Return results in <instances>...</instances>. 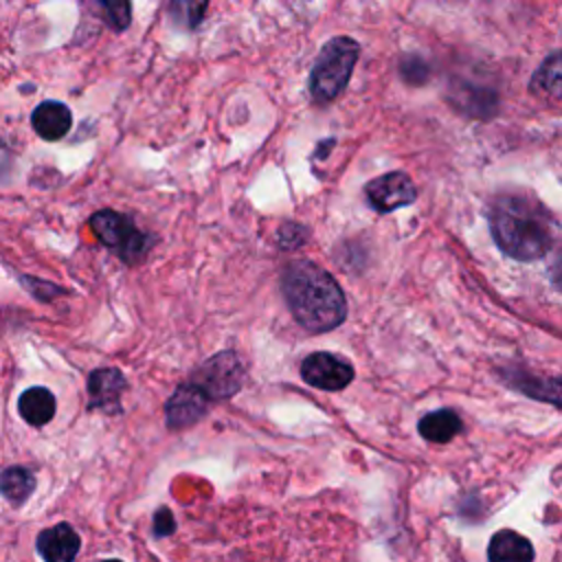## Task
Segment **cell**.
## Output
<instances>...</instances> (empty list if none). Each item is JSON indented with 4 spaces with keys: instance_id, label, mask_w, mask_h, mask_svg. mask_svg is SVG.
Listing matches in <instances>:
<instances>
[{
    "instance_id": "cell-1",
    "label": "cell",
    "mask_w": 562,
    "mask_h": 562,
    "mask_svg": "<svg viewBox=\"0 0 562 562\" xmlns=\"http://www.w3.org/2000/svg\"><path fill=\"white\" fill-rule=\"evenodd\" d=\"M490 231L496 246L520 261H531L549 252L555 237V222L547 206L529 193H501L492 200Z\"/></svg>"
},
{
    "instance_id": "cell-2",
    "label": "cell",
    "mask_w": 562,
    "mask_h": 562,
    "mask_svg": "<svg viewBox=\"0 0 562 562\" xmlns=\"http://www.w3.org/2000/svg\"><path fill=\"white\" fill-rule=\"evenodd\" d=\"M283 296L292 316L310 331H329L345 321L347 303L336 279L321 266L296 259L281 277Z\"/></svg>"
},
{
    "instance_id": "cell-3",
    "label": "cell",
    "mask_w": 562,
    "mask_h": 562,
    "mask_svg": "<svg viewBox=\"0 0 562 562\" xmlns=\"http://www.w3.org/2000/svg\"><path fill=\"white\" fill-rule=\"evenodd\" d=\"M358 55L360 46L351 37H334L321 48L310 72V92L314 101L329 103L345 90Z\"/></svg>"
},
{
    "instance_id": "cell-4",
    "label": "cell",
    "mask_w": 562,
    "mask_h": 562,
    "mask_svg": "<svg viewBox=\"0 0 562 562\" xmlns=\"http://www.w3.org/2000/svg\"><path fill=\"white\" fill-rule=\"evenodd\" d=\"M90 226L94 231V235L99 237L101 244H105L108 248L116 250L119 257L127 263L138 261L147 248H149V237L145 233H140L136 228V224L116 213V211H99L90 217Z\"/></svg>"
},
{
    "instance_id": "cell-5",
    "label": "cell",
    "mask_w": 562,
    "mask_h": 562,
    "mask_svg": "<svg viewBox=\"0 0 562 562\" xmlns=\"http://www.w3.org/2000/svg\"><path fill=\"white\" fill-rule=\"evenodd\" d=\"M244 380V369L239 358L233 351H222L206 360L198 373L193 375V384L209 397V400H224L239 391Z\"/></svg>"
},
{
    "instance_id": "cell-6",
    "label": "cell",
    "mask_w": 562,
    "mask_h": 562,
    "mask_svg": "<svg viewBox=\"0 0 562 562\" xmlns=\"http://www.w3.org/2000/svg\"><path fill=\"white\" fill-rule=\"evenodd\" d=\"M364 193H367V200L371 202V206L380 213H389L400 206H408L417 198V189L404 171H389L380 178H373L367 184Z\"/></svg>"
},
{
    "instance_id": "cell-7",
    "label": "cell",
    "mask_w": 562,
    "mask_h": 562,
    "mask_svg": "<svg viewBox=\"0 0 562 562\" xmlns=\"http://www.w3.org/2000/svg\"><path fill=\"white\" fill-rule=\"evenodd\" d=\"M301 375L316 389L340 391L353 380V367L334 353L316 351L303 360Z\"/></svg>"
},
{
    "instance_id": "cell-8",
    "label": "cell",
    "mask_w": 562,
    "mask_h": 562,
    "mask_svg": "<svg viewBox=\"0 0 562 562\" xmlns=\"http://www.w3.org/2000/svg\"><path fill=\"white\" fill-rule=\"evenodd\" d=\"M206 404H209V397L193 384H184L180 386L171 400L167 402V422L171 428H182V426H189L193 422H198L204 411H206Z\"/></svg>"
},
{
    "instance_id": "cell-9",
    "label": "cell",
    "mask_w": 562,
    "mask_h": 562,
    "mask_svg": "<svg viewBox=\"0 0 562 562\" xmlns=\"http://www.w3.org/2000/svg\"><path fill=\"white\" fill-rule=\"evenodd\" d=\"M37 549L46 562H72L79 551V536L70 525L61 522L37 536Z\"/></svg>"
},
{
    "instance_id": "cell-10",
    "label": "cell",
    "mask_w": 562,
    "mask_h": 562,
    "mask_svg": "<svg viewBox=\"0 0 562 562\" xmlns=\"http://www.w3.org/2000/svg\"><path fill=\"white\" fill-rule=\"evenodd\" d=\"M125 389V378L116 369H97L90 373L88 393L94 408L114 413L119 411V400Z\"/></svg>"
},
{
    "instance_id": "cell-11",
    "label": "cell",
    "mask_w": 562,
    "mask_h": 562,
    "mask_svg": "<svg viewBox=\"0 0 562 562\" xmlns=\"http://www.w3.org/2000/svg\"><path fill=\"white\" fill-rule=\"evenodd\" d=\"M31 125L44 140H57L68 134L72 125V114L59 101H44L33 110Z\"/></svg>"
},
{
    "instance_id": "cell-12",
    "label": "cell",
    "mask_w": 562,
    "mask_h": 562,
    "mask_svg": "<svg viewBox=\"0 0 562 562\" xmlns=\"http://www.w3.org/2000/svg\"><path fill=\"white\" fill-rule=\"evenodd\" d=\"M487 558L490 562H531L533 547L520 533L512 529H501L490 540Z\"/></svg>"
},
{
    "instance_id": "cell-13",
    "label": "cell",
    "mask_w": 562,
    "mask_h": 562,
    "mask_svg": "<svg viewBox=\"0 0 562 562\" xmlns=\"http://www.w3.org/2000/svg\"><path fill=\"white\" fill-rule=\"evenodd\" d=\"M18 406H20V415L33 426H44L55 415V397L44 386H33V389L24 391L20 395Z\"/></svg>"
},
{
    "instance_id": "cell-14",
    "label": "cell",
    "mask_w": 562,
    "mask_h": 562,
    "mask_svg": "<svg viewBox=\"0 0 562 562\" xmlns=\"http://www.w3.org/2000/svg\"><path fill=\"white\" fill-rule=\"evenodd\" d=\"M457 432H461V419L457 413L441 408L435 413H428L419 419V435L428 441L446 443L450 441Z\"/></svg>"
},
{
    "instance_id": "cell-15",
    "label": "cell",
    "mask_w": 562,
    "mask_h": 562,
    "mask_svg": "<svg viewBox=\"0 0 562 562\" xmlns=\"http://www.w3.org/2000/svg\"><path fill=\"white\" fill-rule=\"evenodd\" d=\"M509 382L514 389L527 393L529 397L562 406V378H536L527 373H518V375L512 373Z\"/></svg>"
},
{
    "instance_id": "cell-16",
    "label": "cell",
    "mask_w": 562,
    "mask_h": 562,
    "mask_svg": "<svg viewBox=\"0 0 562 562\" xmlns=\"http://www.w3.org/2000/svg\"><path fill=\"white\" fill-rule=\"evenodd\" d=\"M531 90L553 99L562 97V53H553L544 57L540 68L533 72Z\"/></svg>"
},
{
    "instance_id": "cell-17",
    "label": "cell",
    "mask_w": 562,
    "mask_h": 562,
    "mask_svg": "<svg viewBox=\"0 0 562 562\" xmlns=\"http://www.w3.org/2000/svg\"><path fill=\"white\" fill-rule=\"evenodd\" d=\"M35 487V476L26 468H9L0 474V492L11 503H22Z\"/></svg>"
},
{
    "instance_id": "cell-18",
    "label": "cell",
    "mask_w": 562,
    "mask_h": 562,
    "mask_svg": "<svg viewBox=\"0 0 562 562\" xmlns=\"http://www.w3.org/2000/svg\"><path fill=\"white\" fill-rule=\"evenodd\" d=\"M206 4L209 0H171L169 13L180 26L195 29L206 13Z\"/></svg>"
},
{
    "instance_id": "cell-19",
    "label": "cell",
    "mask_w": 562,
    "mask_h": 562,
    "mask_svg": "<svg viewBox=\"0 0 562 562\" xmlns=\"http://www.w3.org/2000/svg\"><path fill=\"white\" fill-rule=\"evenodd\" d=\"M105 11V20L112 29L123 31L132 20V4L130 0H99Z\"/></svg>"
},
{
    "instance_id": "cell-20",
    "label": "cell",
    "mask_w": 562,
    "mask_h": 562,
    "mask_svg": "<svg viewBox=\"0 0 562 562\" xmlns=\"http://www.w3.org/2000/svg\"><path fill=\"white\" fill-rule=\"evenodd\" d=\"M305 239H307V228L301 224H294V222H288L277 231V244L285 250H294V248L303 246Z\"/></svg>"
},
{
    "instance_id": "cell-21",
    "label": "cell",
    "mask_w": 562,
    "mask_h": 562,
    "mask_svg": "<svg viewBox=\"0 0 562 562\" xmlns=\"http://www.w3.org/2000/svg\"><path fill=\"white\" fill-rule=\"evenodd\" d=\"M154 527H156V533L158 536H165V533H171L173 531V518H171V512L169 509H160L156 514V520H154Z\"/></svg>"
},
{
    "instance_id": "cell-22",
    "label": "cell",
    "mask_w": 562,
    "mask_h": 562,
    "mask_svg": "<svg viewBox=\"0 0 562 562\" xmlns=\"http://www.w3.org/2000/svg\"><path fill=\"white\" fill-rule=\"evenodd\" d=\"M551 281H553V285H555L558 290H562V248H560L558 257H555L553 263H551Z\"/></svg>"
},
{
    "instance_id": "cell-23",
    "label": "cell",
    "mask_w": 562,
    "mask_h": 562,
    "mask_svg": "<svg viewBox=\"0 0 562 562\" xmlns=\"http://www.w3.org/2000/svg\"><path fill=\"white\" fill-rule=\"evenodd\" d=\"M7 160H9V149H7V145L0 140V169H4Z\"/></svg>"
},
{
    "instance_id": "cell-24",
    "label": "cell",
    "mask_w": 562,
    "mask_h": 562,
    "mask_svg": "<svg viewBox=\"0 0 562 562\" xmlns=\"http://www.w3.org/2000/svg\"><path fill=\"white\" fill-rule=\"evenodd\" d=\"M105 562H119V560H105Z\"/></svg>"
}]
</instances>
